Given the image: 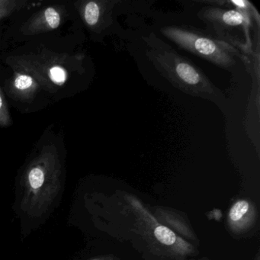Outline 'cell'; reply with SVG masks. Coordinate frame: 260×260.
Masks as SVG:
<instances>
[{"mask_svg":"<svg viewBox=\"0 0 260 260\" xmlns=\"http://www.w3.org/2000/svg\"><path fill=\"white\" fill-rule=\"evenodd\" d=\"M61 164L55 149L48 147L31 162L22 178L21 211L31 218L43 217L61 189Z\"/></svg>","mask_w":260,"mask_h":260,"instance_id":"1","label":"cell"},{"mask_svg":"<svg viewBox=\"0 0 260 260\" xmlns=\"http://www.w3.org/2000/svg\"><path fill=\"white\" fill-rule=\"evenodd\" d=\"M165 33L172 39L188 49L196 51L199 54L209 57L212 60L224 62V54H222L220 48L210 39L199 37L194 35L174 28H169L166 30Z\"/></svg>","mask_w":260,"mask_h":260,"instance_id":"2","label":"cell"},{"mask_svg":"<svg viewBox=\"0 0 260 260\" xmlns=\"http://www.w3.org/2000/svg\"><path fill=\"white\" fill-rule=\"evenodd\" d=\"M253 216L254 211L251 204L246 200H240L231 207L228 219L231 228L236 231H242L247 228Z\"/></svg>","mask_w":260,"mask_h":260,"instance_id":"3","label":"cell"},{"mask_svg":"<svg viewBox=\"0 0 260 260\" xmlns=\"http://www.w3.org/2000/svg\"><path fill=\"white\" fill-rule=\"evenodd\" d=\"M60 22L61 16L57 9L48 7L31 22V25H28L27 34L33 35L57 29Z\"/></svg>","mask_w":260,"mask_h":260,"instance_id":"4","label":"cell"},{"mask_svg":"<svg viewBox=\"0 0 260 260\" xmlns=\"http://www.w3.org/2000/svg\"><path fill=\"white\" fill-rule=\"evenodd\" d=\"M178 77L188 85H197L200 82V74L194 68L186 63H179L176 66Z\"/></svg>","mask_w":260,"mask_h":260,"instance_id":"5","label":"cell"},{"mask_svg":"<svg viewBox=\"0 0 260 260\" xmlns=\"http://www.w3.org/2000/svg\"><path fill=\"white\" fill-rule=\"evenodd\" d=\"M85 22L89 26H93L98 23L100 17V7L95 2H89L85 6L84 13Z\"/></svg>","mask_w":260,"mask_h":260,"instance_id":"6","label":"cell"},{"mask_svg":"<svg viewBox=\"0 0 260 260\" xmlns=\"http://www.w3.org/2000/svg\"><path fill=\"white\" fill-rule=\"evenodd\" d=\"M14 87L20 92H29L35 88V82L32 77L28 74H19L14 80Z\"/></svg>","mask_w":260,"mask_h":260,"instance_id":"7","label":"cell"},{"mask_svg":"<svg viewBox=\"0 0 260 260\" xmlns=\"http://www.w3.org/2000/svg\"><path fill=\"white\" fill-rule=\"evenodd\" d=\"M23 4L13 0H0V22L22 7Z\"/></svg>","mask_w":260,"mask_h":260,"instance_id":"8","label":"cell"},{"mask_svg":"<svg viewBox=\"0 0 260 260\" xmlns=\"http://www.w3.org/2000/svg\"><path fill=\"white\" fill-rule=\"evenodd\" d=\"M49 77L54 84L62 86L66 83L68 73L64 68L60 66H54L50 69Z\"/></svg>","mask_w":260,"mask_h":260,"instance_id":"9","label":"cell"},{"mask_svg":"<svg viewBox=\"0 0 260 260\" xmlns=\"http://www.w3.org/2000/svg\"><path fill=\"white\" fill-rule=\"evenodd\" d=\"M222 20L226 25L236 26V25L243 24L245 21V17L242 13L235 11V10H231V11L226 12L222 15Z\"/></svg>","mask_w":260,"mask_h":260,"instance_id":"10","label":"cell"},{"mask_svg":"<svg viewBox=\"0 0 260 260\" xmlns=\"http://www.w3.org/2000/svg\"><path fill=\"white\" fill-rule=\"evenodd\" d=\"M11 124L10 113H9L7 103L0 89V126L7 127Z\"/></svg>","mask_w":260,"mask_h":260,"instance_id":"11","label":"cell"},{"mask_svg":"<svg viewBox=\"0 0 260 260\" xmlns=\"http://www.w3.org/2000/svg\"><path fill=\"white\" fill-rule=\"evenodd\" d=\"M231 3L237 7H241V8L246 7V2H244V1H232Z\"/></svg>","mask_w":260,"mask_h":260,"instance_id":"12","label":"cell"},{"mask_svg":"<svg viewBox=\"0 0 260 260\" xmlns=\"http://www.w3.org/2000/svg\"><path fill=\"white\" fill-rule=\"evenodd\" d=\"M92 260H103V259H101V258H93V259H92Z\"/></svg>","mask_w":260,"mask_h":260,"instance_id":"13","label":"cell"}]
</instances>
